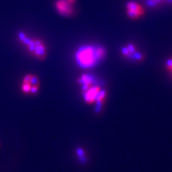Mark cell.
<instances>
[{
	"instance_id": "ba28073f",
	"label": "cell",
	"mask_w": 172,
	"mask_h": 172,
	"mask_svg": "<svg viewBox=\"0 0 172 172\" xmlns=\"http://www.w3.org/2000/svg\"><path fill=\"white\" fill-rule=\"evenodd\" d=\"M165 68L168 72L172 73V57L168 59L166 62Z\"/></svg>"
},
{
	"instance_id": "3957f363",
	"label": "cell",
	"mask_w": 172,
	"mask_h": 172,
	"mask_svg": "<svg viewBox=\"0 0 172 172\" xmlns=\"http://www.w3.org/2000/svg\"><path fill=\"white\" fill-rule=\"evenodd\" d=\"M58 14L63 17L72 16L74 12L73 4L66 0H57L54 4Z\"/></svg>"
},
{
	"instance_id": "9c48e42d",
	"label": "cell",
	"mask_w": 172,
	"mask_h": 172,
	"mask_svg": "<svg viewBox=\"0 0 172 172\" xmlns=\"http://www.w3.org/2000/svg\"><path fill=\"white\" fill-rule=\"evenodd\" d=\"M31 85L32 86H38L39 80H38V77L36 76V75H32V78H31Z\"/></svg>"
},
{
	"instance_id": "5b68a950",
	"label": "cell",
	"mask_w": 172,
	"mask_h": 172,
	"mask_svg": "<svg viewBox=\"0 0 172 172\" xmlns=\"http://www.w3.org/2000/svg\"><path fill=\"white\" fill-rule=\"evenodd\" d=\"M34 54L40 60H43L46 57V50L43 43L39 40H36V48Z\"/></svg>"
},
{
	"instance_id": "277c9868",
	"label": "cell",
	"mask_w": 172,
	"mask_h": 172,
	"mask_svg": "<svg viewBox=\"0 0 172 172\" xmlns=\"http://www.w3.org/2000/svg\"><path fill=\"white\" fill-rule=\"evenodd\" d=\"M99 92V89L98 87H94L89 88L87 90V93L84 95V99L87 103H93L94 99H96L98 93Z\"/></svg>"
},
{
	"instance_id": "4fadbf2b",
	"label": "cell",
	"mask_w": 172,
	"mask_h": 172,
	"mask_svg": "<svg viewBox=\"0 0 172 172\" xmlns=\"http://www.w3.org/2000/svg\"><path fill=\"white\" fill-rule=\"evenodd\" d=\"M66 1H68V2H70V3H72V4H74L75 2H76L77 0H66Z\"/></svg>"
},
{
	"instance_id": "6da1fadb",
	"label": "cell",
	"mask_w": 172,
	"mask_h": 172,
	"mask_svg": "<svg viewBox=\"0 0 172 172\" xmlns=\"http://www.w3.org/2000/svg\"><path fill=\"white\" fill-rule=\"evenodd\" d=\"M105 54V49L103 47L86 45L78 49L75 54V60L81 68H90L102 60Z\"/></svg>"
},
{
	"instance_id": "5bb4252c",
	"label": "cell",
	"mask_w": 172,
	"mask_h": 172,
	"mask_svg": "<svg viewBox=\"0 0 172 172\" xmlns=\"http://www.w3.org/2000/svg\"><path fill=\"white\" fill-rule=\"evenodd\" d=\"M170 74H171V77H172V73H170Z\"/></svg>"
},
{
	"instance_id": "7a4b0ae2",
	"label": "cell",
	"mask_w": 172,
	"mask_h": 172,
	"mask_svg": "<svg viewBox=\"0 0 172 172\" xmlns=\"http://www.w3.org/2000/svg\"><path fill=\"white\" fill-rule=\"evenodd\" d=\"M126 14L129 18L136 20L143 16L145 14V9L140 3L136 1H130L126 3Z\"/></svg>"
},
{
	"instance_id": "8fae6325",
	"label": "cell",
	"mask_w": 172,
	"mask_h": 172,
	"mask_svg": "<svg viewBox=\"0 0 172 172\" xmlns=\"http://www.w3.org/2000/svg\"><path fill=\"white\" fill-rule=\"evenodd\" d=\"M32 78V75H27L24 77L23 80V83H28V84H31V81Z\"/></svg>"
},
{
	"instance_id": "8992f818",
	"label": "cell",
	"mask_w": 172,
	"mask_h": 172,
	"mask_svg": "<svg viewBox=\"0 0 172 172\" xmlns=\"http://www.w3.org/2000/svg\"><path fill=\"white\" fill-rule=\"evenodd\" d=\"M93 81V77L89 76V75L83 74L82 75V77L78 80V82L80 83H82L83 85H88L90 86L92 82Z\"/></svg>"
},
{
	"instance_id": "30bf717a",
	"label": "cell",
	"mask_w": 172,
	"mask_h": 172,
	"mask_svg": "<svg viewBox=\"0 0 172 172\" xmlns=\"http://www.w3.org/2000/svg\"><path fill=\"white\" fill-rule=\"evenodd\" d=\"M31 84H28V83H23L22 85V91L26 93H29L30 92L31 88Z\"/></svg>"
},
{
	"instance_id": "7c38bea8",
	"label": "cell",
	"mask_w": 172,
	"mask_h": 172,
	"mask_svg": "<svg viewBox=\"0 0 172 172\" xmlns=\"http://www.w3.org/2000/svg\"><path fill=\"white\" fill-rule=\"evenodd\" d=\"M38 88H39V87L38 86H31L30 92H31V93H33V94H35V93H37L38 91Z\"/></svg>"
},
{
	"instance_id": "52a82bcc",
	"label": "cell",
	"mask_w": 172,
	"mask_h": 172,
	"mask_svg": "<svg viewBox=\"0 0 172 172\" xmlns=\"http://www.w3.org/2000/svg\"><path fill=\"white\" fill-rule=\"evenodd\" d=\"M165 0H147V5L150 7H157L159 4L164 2Z\"/></svg>"
}]
</instances>
